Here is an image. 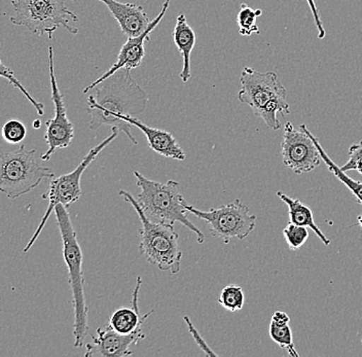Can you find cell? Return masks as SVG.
I'll return each mask as SVG.
<instances>
[{"mask_svg":"<svg viewBox=\"0 0 362 357\" xmlns=\"http://www.w3.org/2000/svg\"><path fill=\"white\" fill-rule=\"evenodd\" d=\"M95 92L88 96V114L90 115V129L110 126L124 132L138 144L132 133L133 126L124 122V117H137L146 110L148 95L133 78L130 69H119L100 81Z\"/></svg>","mask_w":362,"mask_h":357,"instance_id":"obj_1","label":"cell"},{"mask_svg":"<svg viewBox=\"0 0 362 357\" xmlns=\"http://www.w3.org/2000/svg\"><path fill=\"white\" fill-rule=\"evenodd\" d=\"M57 225L60 230L61 240L63 245V257L68 270V281L72 293L74 305V347H81L86 336L89 333L88 324L87 300L85 295V275H83V255L78 240V235L72 225L69 210L63 205H57L55 209Z\"/></svg>","mask_w":362,"mask_h":357,"instance_id":"obj_2","label":"cell"},{"mask_svg":"<svg viewBox=\"0 0 362 357\" xmlns=\"http://www.w3.org/2000/svg\"><path fill=\"white\" fill-rule=\"evenodd\" d=\"M136 185L140 189L138 204L144 214L153 221L175 225L180 223L194 233L197 242H205V235L187 218L185 198L181 194L180 182L168 180L158 182L148 180L138 171H134Z\"/></svg>","mask_w":362,"mask_h":357,"instance_id":"obj_3","label":"cell"},{"mask_svg":"<svg viewBox=\"0 0 362 357\" xmlns=\"http://www.w3.org/2000/svg\"><path fill=\"white\" fill-rule=\"evenodd\" d=\"M241 90L238 93L240 103L247 104L253 114L260 117L272 130L281 128L278 114L289 115L287 91L273 71L259 72L244 67L240 76Z\"/></svg>","mask_w":362,"mask_h":357,"instance_id":"obj_4","label":"cell"},{"mask_svg":"<svg viewBox=\"0 0 362 357\" xmlns=\"http://www.w3.org/2000/svg\"><path fill=\"white\" fill-rule=\"evenodd\" d=\"M119 195L123 197L127 203L132 205L141 221L138 247L140 254L144 255L149 264L157 267L160 271L171 274L180 273L182 252L180 247V235L174 229V226L158 223L147 218L137 200L124 189H119Z\"/></svg>","mask_w":362,"mask_h":357,"instance_id":"obj_5","label":"cell"},{"mask_svg":"<svg viewBox=\"0 0 362 357\" xmlns=\"http://www.w3.org/2000/svg\"><path fill=\"white\" fill-rule=\"evenodd\" d=\"M36 157L35 150L0 151V193L11 200L30 193L45 178H53L55 173L44 166Z\"/></svg>","mask_w":362,"mask_h":357,"instance_id":"obj_6","label":"cell"},{"mask_svg":"<svg viewBox=\"0 0 362 357\" xmlns=\"http://www.w3.org/2000/svg\"><path fill=\"white\" fill-rule=\"evenodd\" d=\"M67 0H11L13 16L11 22L22 26L38 36L53 38L57 29L63 27L71 35H78V29L70 21L78 22V17L66 6Z\"/></svg>","mask_w":362,"mask_h":357,"instance_id":"obj_7","label":"cell"},{"mask_svg":"<svg viewBox=\"0 0 362 357\" xmlns=\"http://www.w3.org/2000/svg\"><path fill=\"white\" fill-rule=\"evenodd\" d=\"M119 129L112 127L110 136L104 139L98 146L93 148L88 153V155L81 160L78 166L74 171L67 174H63V175L59 176V177L52 178V182H49L47 193L42 196V199L49 201V205H47V210H45L44 216H42L37 229L34 232L33 237H31L27 245L25 246L23 252H28L30 248L33 247L40 235L42 234L45 223L49 221V216H51L52 212L54 211L57 205L60 204L64 207L69 208L70 205L79 200L81 196V176H83L86 169L90 166V163L98 157L99 153L104 148H107L113 140L119 136Z\"/></svg>","mask_w":362,"mask_h":357,"instance_id":"obj_8","label":"cell"},{"mask_svg":"<svg viewBox=\"0 0 362 357\" xmlns=\"http://www.w3.org/2000/svg\"><path fill=\"white\" fill-rule=\"evenodd\" d=\"M185 209L205 221L212 236L226 244L230 243L232 239L247 238L257 226V216L251 214L249 208L239 199L208 211H202L189 204H185Z\"/></svg>","mask_w":362,"mask_h":357,"instance_id":"obj_9","label":"cell"},{"mask_svg":"<svg viewBox=\"0 0 362 357\" xmlns=\"http://www.w3.org/2000/svg\"><path fill=\"white\" fill-rule=\"evenodd\" d=\"M307 126L296 129L291 122L285 124L281 144L283 163L296 174L315 170L321 164L320 153L305 130Z\"/></svg>","mask_w":362,"mask_h":357,"instance_id":"obj_10","label":"cell"},{"mask_svg":"<svg viewBox=\"0 0 362 357\" xmlns=\"http://www.w3.org/2000/svg\"><path fill=\"white\" fill-rule=\"evenodd\" d=\"M54 69H54V49L53 47L49 46V81H51L52 100L55 105V117L45 122L47 131H45V139L49 148L40 156L42 161H49L57 150L68 148L74 139V126L68 119L64 97L59 89Z\"/></svg>","mask_w":362,"mask_h":357,"instance_id":"obj_11","label":"cell"},{"mask_svg":"<svg viewBox=\"0 0 362 357\" xmlns=\"http://www.w3.org/2000/svg\"><path fill=\"white\" fill-rule=\"evenodd\" d=\"M170 2H171V0H165L164 4L162 6V11H160V13L153 21H151L146 30L141 35L137 36V37L128 38V40L122 47L119 55H117V62L107 71L104 72L100 78L93 81L90 85L87 86L85 90H83V94H88V93L92 91L100 81L105 80L108 76H112L115 72L119 71V69H135L142 64L144 56H146V49H144L146 42H149V35L155 30L156 27L158 26V23L162 21L163 18L166 15Z\"/></svg>","mask_w":362,"mask_h":357,"instance_id":"obj_12","label":"cell"},{"mask_svg":"<svg viewBox=\"0 0 362 357\" xmlns=\"http://www.w3.org/2000/svg\"><path fill=\"white\" fill-rule=\"evenodd\" d=\"M144 331L132 334H122L110 327L99 329L92 342L86 346V357H127L132 356L131 347L146 339Z\"/></svg>","mask_w":362,"mask_h":357,"instance_id":"obj_13","label":"cell"},{"mask_svg":"<svg viewBox=\"0 0 362 357\" xmlns=\"http://www.w3.org/2000/svg\"><path fill=\"white\" fill-rule=\"evenodd\" d=\"M108 8L112 17L117 20L119 28L128 38L141 35L148 27V16L144 6L138 4L119 2L117 0H98Z\"/></svg>","mask_w":362,"mask_h":357,"instance_id":"obj_14","label":"cell"},{"mask_svg":"<svg viewBox=\"0 0 362 357\" xmlns=\"http://www.w3.org/2000/svg\"><path fill=\"white\" fill-rule=\"evenodd\" d=\"M124 122H128L132 126H135L146 135L147 144L149 148L158 155L169 159L185 161V151L181 148L177 139L170 132L162 129L151 127L136 119V117H124Z\"/></svg>","mask_w":362,"mask_h":357,"instance_id":"obj_15","label":"cell"},{"mask_svg":"<svg viewBox=\"0 0 362 357\" xmlns=\"http://www.w3.org/2000/svg\"><path fill=\"white\" fill-rule=\"evenodd\" d=\"M141 284V277H137L135 288L133 291L132 307H121L110 314L107 325L117 333L132 334L144 331L142 325L146 322L147 318L153 313V311L151 310L146 315L140 316L139 308H138V297H139Z\"/></svg>","mask_w":362,"mask_h":357,"instance_id":"obj_16","label":"cell"},{"mask_svg":"<svg viewBox=\"0 0 362 357\" xmlns=\"http://www.w3.org/2000/svg\"><path fill=\"white\" fill-rule=\"evenodd\" d=\"M173 40L183 60V66L180 74V78L183 83H187L192 76L191 55L194 45H196V33L187 23V17L183 13H180L176 19Z\"/></svg>","mask_w":362,"mask_h":357,"instance_id":"obj_17","label":"cell"},{"mask_svg":"<svg viewBox=\"0 0 362 357\" xmlns=\"http://www.w3.org/2000/svg\"><path fill=\"white\" fill-rule=\"evenodd\" d=\"M277 196L288 207L289 223L311 229L325 246H329V239L319 229L313 218V212L307 205L303 204L298 199H293L282 192H277Z\"/></svg>","mask_w":362,"mask_h":357,"instance_id":"obj_18","label":"cell"},{"mask_svg":"<svg viewBox=\"0 0 362 357\" xmlns=\"http://www.w3.org/2000/svg\"><path fill=\"white\" fill-rule=\"evenodd\" d=\"M305 130L309 133L310 136H311L312 140H313L314 144H315L316 148H318L321 159H322V162H325V165H327L328 170L334 174L339 182H343V184L349 189L351 193L356 198L357 203L362 205V182H358V180H352L346 172L341 171V167H339L336 163L332 161V158L327 155V151L322 148L320 141H319V139H317L315 135L312 134L311 131H310L308 127H305Z\"/></svg>","mask_w":362,"mask_h":357,"instance_id":"obj_19","label":"cell"},{"mask_svg":"<svg viewBox=\"0 0 362 357\" xmlns=\"http://www.w3.org/2000/svg\"><path fill=\"white\" fill-rule=\"evenodd\" d=\"M262 15L260 8L255 10L246 4H241V10L238 13L237 24L239 26V33L241 35H252L253 33L259 35V28L257 26V18Z\"/></svg>","mask_w":362,"mask_h":357,"instance_id":"obj_20","label":"cell"},{"mask_svg":"<svg viewBox=\"0 0 362 357\" xmlns=\"http://www.w3.org/2000/svg\"><path fill=\"white\" fill-rule=\"evenodd\" d=\"M269 334H270L272 341L283 349L286 350L289 356H300V354L296 351V346H294L293 331H291L289 324L280 325L271 322Z\"/></svg>","mask_w":362,"mask_h":357,"instance_id":"obj_21","label":"cell"},{"mask_svg":"<svg viewBox=\"0 0 362 357\" xmlns=\"http://www.w3.org/2000/svg\"><path fill=\"white\" fill-rule=\"evenodd\" d=\"M218 303L230 312L242 310L245 304V295L243 288L236 284H228L221 291Z\"/></svg>","mask_w":362,"mask_h":357,"instance_id":"obj_22","label":"cell"},{"mask_svg":"<svg viewBox=\"0 0 362 357\" xmlns=\"http://www.w3.org/2000/svg\"><path fill=\"white\" fill-rule=\"evenodd\" d=\"M283 236L291 250H298L309 238L308 228L288 223L283 230Z\"/></svg>","mask_w":362,"mask_h":357,"instance_id":"obj_23","label":"cell"},{"mask_svg":"<svg viewBox=\"0 0 362 357\" xmlns=\"http://www.w3.org/2000/svg\"><path fill=\"white\" fill-rule=\"evenodd\" d=\"M0 78H6L8 83H11L13 87L19 89L22 92V94L28 99L29 103L33 104L34 108H35L36 112L40 115H45V105L42 103H37L35 99L29 94V92L25 89L24 86L22 85L21 81L16 78L15 74L10 67L6 66L4 62H2L1 58H0Z\"/></svg>","mask_w":362,"mask_h":357,"instance_id":"obj_24","label":"cell"},{"mask_svg":"<svg viewBox=\"0 0 362 357\" xmlns=\"http://www.w3.org/2000/svg\"><path fill=\"white\" fill-rule=\"evenodd\" d=\"M2 137L8 144H19L27 135V128L19 119H10L2 126Z\"/></svg>","mask_w":362,"mask_h":357,"instance_id":"obj_25","label":"cell"},{"mask_svg":"<svg viewBox=\"0 0 362 357\" xmlns=\"http://www.w3.org/2000/svg\"><path fill=\"white\" fill-rule=\"evenodd\" d=\"M183 320L187 323V329H189V334H192V338L196 341L197 345L200 347V349L202 350L204 353L208 356H216V353L212 351L211 348H210L209 346L207 345V343L204 341L203 336H201L200 333H199L198 329H197L196 327H194V325L192 324L189 316L185 315V317H183Z\"/></svg>","mask_w":362,"mask_h":357,"instance_id":"obj_26","label":"cell"},{"mask_svg":"<svg viewBox=\"0 0 362 357\" xmlns=\"http://www.w3.org/2000/svg\"><path fill=\"white\" fill-rule=\"evenodd\" d=\"M307 2L309 4L312 15H313L317 30H318V38L319 40H323L325 35H327V33H325V26H323V22L321 20L320 13H319L318 8H317L315 0H307Z\"/></svg>","mask_w":362,"mask_h":357,"instance_id":"obj_27","label":"cell"},{"mask_svg":"<svg viewBox=\"0 0 362 357\" xmlns=\"http://www.w3.org/2000/svg\"><path fill=\"white\" fill-rule=\"evenodd\" d=\"M271 322L280 325L289 324L291 317H289L288 314L285 313V312L276 311L275 313L273 314V316H272Z\"/></svg>","mask_w":362,"mask_h":357,"instance_id":"obj_28","label":"cell"},{"mask_svg":"<svg viewBox=\"0 0 362 357\" xmlns=\"http://www.w3.org/2000/svg\"><path fill=\"white\" fill-rule=\"evenodd\" d=\"M361 159H359L356 165H355V170L358 171V173L362 175V140L361 144Z\"/></svg>","mask_w":362,"mask_h":357,"instance_id":"obj_29","label":"cell"},{"mask_svg":"<svg viewBox=\"0 0 362 357\" xmlns=\"http://www.w3.org/2000/svg\"><path fill=\"white\" fill-rule=\"evenodd\" d=\"M33 126L34 129H40L42 123H40V119H36V121L33 122Z\"/></svg>","mask_w":362,"mask_h":357,"instance_id":"obj_30","label":"cell"},{"mask_svg":"<svg viewBox=\"0 0 362 357\" xmlns=\"http://www.w3.org/2000/svg\"><path fill=\"white\" fill-rule=\"evenodd\" d=\"M357 223H358L359 227L362 229V214L357 218Z\"/></svg>","mask_w":362,"mask_h":357,"instance_id":"obj_31","label":"cell"}]
</instances>
